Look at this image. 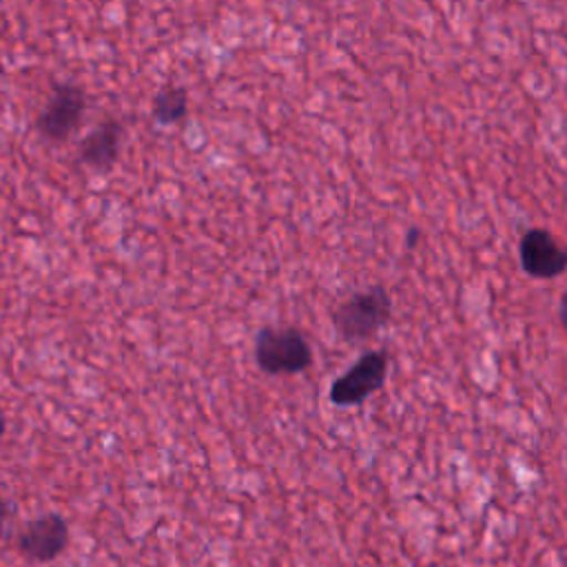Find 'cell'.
<instances>
[{"label":"cell","instance_id":"cell-1","mask_svg":"<svg viewBox=\"0 0 567 567\" xmlns=\"http://www.w3.org/2000/svg\"><path fill=\"white\" fill-rule=\"evenodd\" d=\"M392 317V297L383 286H368L352 292L332 310V323L343 341L374 337Z\"/></svg>","mask_w":567,"mask_h":567},{"label":"cell","instance_id":"cell-2","mask_svg":"<svg viewBox=\"0 0 567 567\" xmlns=\"http://www.w3.org/2000/svg\"><path fill=\"white\" fill-rule=\"evenodd\" d=\"M255 363L270 377L297 374L312 365V348L297 328L264 326L255 337Z\"/></svg>","mask_w":567,"mask_h":567},{"label":"cell","instance_id":"cell-3","mask_svg":"<svg viewBox=\"0 0 567 567\" xmlns=\"http://www.w3.org/2000/svg\"><path fill=\"white\" fill-rule=\"evenodd\" d=\"M388 377V354L385 350L363 352L341 377L330 383L328 399L337 408L361 405L368 396L383 388Z\"/></svg>","mask_w":567,"mask_h":567},{"label":"cell","instance_id":"cell-4","mask_svg":"<svg viewBox=\"0 0 567 567\" xmlns=\"http://www.w3.org/2000/svg\"><path fill=\"white\" fill-rule=\"evenodd\" d=\"M86 111V93L75 84H55L53 93L35 120L38 133L53 144H60L78 131Z\"/></svg>","mask_w":567,"mask_h":567},{"label":"cell","instance_id":"cell-5","mask_svg":"<svg viewBox=\"0 0 567 567\" xmlns=\"http://www.w3.org/2000/svg\"><path fill=\"white\" fill-rule=\"evenodd\" d=\"M520 268L534 279H554L567 268V252L545 228H529L518 241Z\"/></svg>","mask_w":567,"mask_h":567},{"label":"cell","instance_id":"cell-6","mask_svg":"<svg viewBox=\"0 0 567 567\" xmlns=\"http://www.w3.org/2000/svg\"><path fill=\"white\" fill-rule=\"evenodd\" d=\"M69 545V525L60 514H44L18 534V551L33 563L58 558Z\"/></svg>","mask_w":567,"mask_h":567},{"label":"cell","instance_id":"cell-7","mask_svg":"<svg viewBox=\"0 0 567 567\" xmlns=\"http://www.w3.org/2000/svg\"><path fill=\"white\" fill-rule=\"evenodd\" d=\"M120 142L122 124L117 120H104L80 142L78 157L95 171H109L120 155Z\"/></svg>","mask_w":567,"mask_h":567},{"label":"cell","instance_id":"cell-8","mask_svg":"<svg viewBox=\"0 0 567 567\" xmlns=\"http://www.w3.org/2000/svg\"><path fill=\"white\" fill-rule=\"evenodd\" d=\"M153 117L155 122L171 126L179 122L188 111V97L186 91L179 86H164L153 97Z\"/></svg>","mask_w":567,"mask_h":567},{"label":"cell","instance_id":"cell-9","mask_svg":"<svg viewBox=\"0 0 567 567\" xmlns=\"http://www.w3.org/2000/svg\"><path fill=\"white\" fill-rule=\"evenodd\" d=\"M7 516H9V505H7V501H4L2 494H0V529H2L4 520H7Z\"/></svg>","mask_w":567,"mask_h":567},{"label":"cell","instance_id":"cell-10","mask_svg":"<svg viewBox=\"0 0 567 567\" xmlns=\"http://www.w3.org/2000/svg\"><path fill=\"white\" fill-rule=\"evenodd\" d=\"M416 241H419V228H412V230L408 233V237H405V244H408V248H414Z\"/></svg>","mask_w":567,"mask_h":567},{"label":"cell","instance_id":"cell-11","mask_svg":"<svg viewBox=\"0 0 567 567\" xmlns=\"http://www.w3.org/2000/svg\"><path fill=\"white\" fill-rule=\"evenodd\" d=\"M4 430H7V416H4V412H2V408H0V436L4 434Z\"/></svg>","mask_w":567,"mask_h":567}]
</instances>
